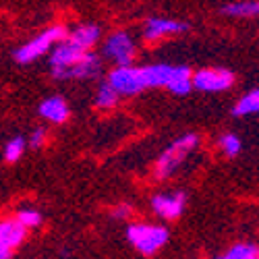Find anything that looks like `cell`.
<instances>
[{"instance_id":"cell-14","label":"cell","mask_w":259,"mask_h":259,"mask_svg":"<svg viewBox=\"0 0 259 259\" xmlns=\"http://www.w3.org/2000/svg\"><path fill=\"white\" fill-rule=\"evenodd\" d=\"M100 39V27L98 25H79L69 33V41L83 50H90L96 46V41Z\"/></svg>"},{"instance_id":"cell-13","label":"cell","mask_w":259,"mask_h":259,"mask_svg":"<svg viewBox=\"0 0 259 259\" xmlns=\"http://www.w3.org/2000/svg\"><path fill=\"white\" fill-rule=\"evenodd\" d=\"M147 88H166L175 67L170 64H152V67H141Z\"/></svg>"},{"instance_id":"cell-2","label":"cell","mask_w":259,"mask_h":259,"mask_svg":"<svg viewBox=\"0 0 259 259\" xmlns=\"http://www.w3.org/2000/svg\"><path fill=\"white\" fill-rule=\"evenodd\" d=\"M126 239L141 255H154L168 243V230L154 224H131L126 228Z\"/></svg>"},{"instance_id":"cell-23","label":"cell","mask_w":259,"mask_h":259,"mask_svg":"<svg viewBox=\"0 0 259 259\" xmlns=\"http://www.w3.org/2000/svg\"><path fill=\"white\" fill-rule=\"evenodd\" d=\"M131 213H133V207L128 205V203H120V205H116V207L112 209L114 218H128Z\"/></svg>"},{"instance_id":"cell-20","label":"cell","mask_w":259,"mask_h":259,"mask_svg":"<svg viewBox=\"0 0 259 259\" xmlns=\"http://www.w3.org/2000/svg\"><path fill=\"white\" fill-rule=\"evenodd\" d=\"M25 145H27V143H25L23 137H15V139H11V141L7 143V147H5V160L11 162V164H15L21 156H23Z\"/></svg>"},{"instance_id":"cell-22","label":"cell","mask_w":259,"mask_h":259,"mask_svg":"<svg viewBox=\"0 0 259 259\" xmlns=\"http://www.w3.org/2000/svg\"><path fill=\"white\" fill-rule=\"evenodd\" d=\"M15 220L21 222L25 228H35V226L41 224V213L35 211V209H21V211H17V218Z\"/></svg>"},{"instance_id":"cell-1","label":"cell","mask_w":259,"mask_h":259,"mask_svg":"<svg viewBox=\"0 0 259 259\" xmlns=\"http://www.w3.org/2000/svg\"><path fill=\"white\" fill-rule=\"evenodd\" d=\"M197 143H199V137L193 135V133L183 135L175 143H170L156 162V177L158 179H168V177L175 175V172L179 170V166L187 160V156L197 147Z\"/></svg>"},{"instance_id":"cell-19","label":"cell","mask_w":259,"mask_h":259,"mask_svg":"<svg viewBox=\"0 0 259 259\" xmlns=\"http://www.w3.org/2000/svg\"><path fill=\"white\" fill-rule=\"evenodd\" d=\"M224 257L226 259H257L259 257V251L251 243H239V245H232L224 253Z\"/></svg>"},{"instance_id":"cell-6","label":"cell","mask_w":259,"mask_h":259,"mask_svg":"<svg viewBox=\"0 0 259 259\" xmlns=\"http://www.w3.org/2000/svg\"><path fill=\"white\" fill-rule=\"evenodd\" d=\"M191 83L193 88L199 92H224L234 83V75L226 69H201L197 73H191Z\"/></svg>"},{"instance_id":"cell-11","label":"cell","mask_w":259,"mask_h":259,"mask_svg":"<svg viewBox=\"0 0 259 259\" xmlns=\"http://www.w3.org/2000/svg\"><path fill=\"white\" fill-rule=\"evenodd\" d=\"M85 52L88 50H83L75 44H71V41L67 39L64 44H58L52 54H50V64H52V69H64V67H71V64H75L77 60H81L85 56Z\"/></svg>"},{"instance_id":"cell-4","label":"cell","mask_w":259,"mask_h":259,"mask_svg":"<svg viewBox=\"0 0 259 259\" xmlns=\"http://www.w3.org/2000/svg\"><path fill=\"white\" fill-rule=\"evenodd\" d=\"M108 83H110L120 96H137L143 90H147L143 69L131 67V64L112 69L110 75H108Z\"/></svg>"},{"instance_id":"cell-9","label":"cell","mask_w":259,"mask_h":259,"mask_svg":"<svg viewBox=\"0 0 259 259\" xmlns=\"http://www.w3.org/2000/svg\"><path fill=\"white\" fill-rule=\"evenodd\" d=\"M187 205V195L183 191L177 193H160L152 199V209L164 220H177L185 211Z\"/></svg>"},{"instance_id":"cell-16","label":"cell","mask_w":259,"mask_h":259,"mask_svg":"<svg viewBox=\"0 0 259 259\" xmlns=\"http://www.w3.org/2000/svg\"><path fill=\"white\" fill-rule=\"evenodd\" d=\"M222 13L228 17H239V19H253L259 13L257 0H239V3H230L222 7Z\"/></svg>"},{"instance_id":"cell-3","label":"cell","mask_w":259,"mask_h":259,"mask_svg":"<svg viewBox=\"0 0 259 259\" xmlns=\"http://www.w3.org/2000/svg\"><path fill=\"white\" fill-rule=\"evenodd\" d=\"M64 37H67V29H64L62 25H54V27H48L44 29L37 37L29 39L25 46H21L17 52H15V60L19 64H29L33 60H37L39 56H44L56 41H62Z\"/></svg>"},{"instance_id":"cell-17","label":"cell","mask_w":259,"mask_h":259,"mask_svg":"<svg viewBox=\"0 0 259 259\" xmlns=\"http://www.w3.org/2000/svg\"><path fill=\"white\" fill-rule=\"evenodd\" d=\"M257 110H259V92L251 90L249 94H245L239 102L234 104L232 114L234 116H249V114H255Z\"/></svg>"},{"instance_id":"cell-24","label":"cell","mask_w":259,"mask_h":259,"mask_svg":"<svg viewBox=\"0 0 259 259\" xmlns=\"http://www.w3.org/2000/svg\"><path fill=\"white\" fill-rule=\"evenodd\" d=\"M44 141H46V131H44V128H37V131L31 133V139H29L31 147H41V145H44Z\"/></svg>"},{"instance_id":"cell-7","label":"cell","mask_w":259,"mask_h":259,"mask_svg":"<svg viewBox=\"0 0 259 259\" xmlns=\"http://www.w3.org/2000/svg\"><path fill=\"white\" fill-rule=\"evenodd\" d=\"M102 67H100V58L94 52H85V56L81 60H77L71 67L64 69H52V77L54 79H96L100 75Z\"/></svg>"},{"instance_id":"cell-21","label":"cell","mask_w":259,"mask_h":259,"mask_svg":"<svg viewBox=\"0 0 259 259\" xmlns=\"http://www.w3.org/2000/svg\"><path fill=\"white\" fill-rule=\"evenodd\" d=\"M220 147L224 149V154H226L228 158H236V156L241 154L243 143H241V139L236 137L234 133H226V135L220 137Z\"/></svg>"},{"instance_id":"cell-8","label":"cell","mask_w":259,"mask_h":259,"mask_svg":"<svg viewBox=\"0 0 259 259\" xmlns=\"http://www.w3.org/2000/svg\"><path fill=\"white\" fill-rule=\"evenodd\" d=\"M27 228L17 220H3L0 222V259H9L15 249L25 241Z\"/></svg>"},{"instance_id":"cell-5","label":"cell","mask_w":259,"mask_h":259,"mask_svg":"<svg viewBox=\"0 0 259 259\" xmlns=\"http://www.w3.org/2000/svg\"><path fill=\"white\" fill-rule=\"evenodd\" d=\"M104 54L110 58L116 67L133 64V60H135V41L131 39V35H128L126 31H116L106 39Z\"/></svg>"},{"instance_id":"cell-12","label":"cell","mask_w":259,"mask_h":259,"mask_svg":"<svg viewBox=\"0 0 259 259\" xmlns=\"http://www.w3.org/2000/svg\"><path fill=\"white\" fill-rule=\"evenodd\" d=\"M39 114L44 116L46 120H50V122L62 124V122L69 120L71 110H69V104L64 102L62 98L54 96V98H48V100H44L39 104Z\"/></svg>"},{"instance_id":"cell-10","label":"cell","mask_w":259,"mask_h":259,"mask_svg":"<svg viewBox=\"0 0 259 259\" xmlns=\"http://www.w3.org/2000/svg\"><path fill=\"white\" fill-rule=\"evenodd\" d=\"M187 29H189V25H187V23H181V21L154 17V19H149L147 23H145L143 35H145V39H160V37H166V35L183 33V31H187Z\"/></svg>"},{"instance_id":"cell-15","label":"cell","mask_w":259,"mask_h":259,"mask_svg":"<svg viewBox=\"0 0 259 259\" xmlns=\"http://www.w3.org/2000/svg\"><path fill=\"white\" fill-rule=\"evenodd\" d=\"M166 88L177 94V96H187L193 90V83H191V69L189 67H175L172 71V77L168 81Z\"/></svg>"},{"instance_id":"cell-18","label":"cell","mask_w":259,"mask_h":259,"mask_svg":"<svg viewBox=\"0 0 259 259\" xmlns=\"http://www.w3.org/2000/svg\"><path fill=\"white\" fill-rule=\"evenodd\" d=\"M120 100V94L112 88L108 81L100 83V88H98V94H96V106L98 108H114Z\"/></svg>"}]
</instances>
